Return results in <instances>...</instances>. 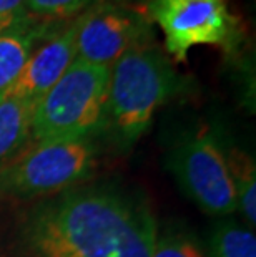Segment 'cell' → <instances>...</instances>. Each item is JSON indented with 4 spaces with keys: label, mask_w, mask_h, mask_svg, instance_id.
<instances>
[{
    "label": "cell",
    "mask_w": 256,
    "mask_h": 257,
    "mask_svg": "<svg viewBox=\"0 0 256 257\" xmlns=\"http://www.w3.org/2000/svg\"><path fill=\"white\" fill-rule=\"evenodd\" d=\"M27 257H151L156 222L141 201L105 186H77L22 216Z\"/></svg>",
    "instance_id": "cell-1"
},
{
    "label": "cell",
    "mask_w": 256,
    "mask_h": 257,
    "mask_svg": "<svg viewBox=\"0 0 256 257\" xmlns=\"http://www.w3.org/2000/svg\"><path fill=\"white\" fill-rule=\"evenodd\" d=\"M183 85L170 60L151 43L125 52L110 68L103 130L115 146L128 150L146 133L156 110Z\"/></svg>",
    "instance_id": "cell-2"
},
{
    "label": "cell",
    "mask_w": 256,
    "mask_h": 257,
    "mask_svg": "<svg viewBox=\"0 0 256 257\" xmlns=\"http://www.w3.org/2000/svg\"><path fill=\"white\" fill-rule=\"evenodd\" d=\"M110 68L75 58L35 105L30 143L90 140L102 133Z\"/></svg>",
    "instance_id": "cell-3"
},
{
    "label": "cell",
    "mask_w": 256,
    "mask_h": 257,
    "mask_svg": "<svg viewBox=\"0 0 256 257\" xmlns=\"http://www.w3.org/2000/svg\"><path fill=\"white\" fill-rule=\"evenodd\" d=\"M92 140L30 143L0 168V199H45L81 186L95 169Z\"/></svg>",
    "instance_id": "cell-4"
},
{
    "label": "cell",
    "mask_w": 256,
    "mask_h": 257,
    "mask_svg": "<svg viewBox=\"0 0 256 257\" xmlns=\"http://www.w3.org/2000/svg\"><path fill=\"white\" fill-rule=\"evenodd\" d=\"M145 15L160 27L165 50L177 62H187L200 45L228 50L239 35L228 0H146Z\"/></svg>",
    "instance_id": "cell-5"
},
{
    "label": "cell",
    "mask_w": 256,
    "mask_h": 257,
    "mask_svg": "<svg viewBox=\"0 0 256 257\" xmlns=\"http://www.w3.org/2000/svg\"><path fill=\"white\" fill-rule=\"evenodd\" d=\"M168 168L183 193L206 214L223 217L236 211L225 153L210 130L180 140L170 153Z\"/></svg>",
    "instance_id": "cell-6"
},
{
    "label": "cell",
    "mask_w": 256,
    "mask_h": 257,
    "mask_svg": "<svg viewBox=\"0 0 256 257\" xmlns=\"http://www.w3.org/2000/svg\"><path fill=\"white\" fill-rule=\"evenodd\" d=\"M151 38V22L145 14L122 4L100 2L77 17L75 52L81 62L112 65L141 43Z\"/></svg>",
    "instance_id": "cell-7"
},
{
    "label": "cell",
    "mask_w": 256,
    "mask_h": 257,
    "mask_svg": "<svg viewBox=\"0 0 256 257\" xmlns=\"http://www.w3.org/2000/svg\"><path fill=\"white\" fill-rule=\"evenodd\" d=\"M77 19L47 38L37 50L30 53L17 80L9 86L7 93L35 103L57 83L58 78L77 58L75 52Z\"/></svg>",
    "instance_id": "cell-8"
},
{
    "label": "cell",
    "mask_w": 256,
    "mask_h": 257,
    "mask_svg": "<svg viewBox=\"0 0 256 257\" xmlns=\"http://www.w3.org/2000/svg\"><path fill=\"white\" fill-rule=\"evenodd\" d=\"M35 103L0 93V168L30 145V124Z\"/></svg>",
    "instance_id": "cell-9"
},
{
    "label": "cell",
    "mask_w": 256,
    "mask_h": 257,
    "mask_svg": "<svg viewBox=\"0 0 256 257\" xmlns=\"http://www.w3.org/2000/svg\"><path fill=\"white\" fill-rule=\"evenodd\" d=\"M47 35V27L30 20L29 24L0 34V93H4L17 80L35 42Z\"/></svg>",
    "instance_id": "cell-10"
},
{
    "label": "cell",
    "mask_w": 256,
    "mask_h": 257,
    "mask_svg": "<svg viewBox=\"0 0 256 257\" xmlns=\"http://www.w3.org/2000/svg\"><path fill=\"white\" fill-rule=\"evenodd\" d=\"M228 171L236 196V209L241 211L246 222L256 224V168L253 158L244 151L233 148L225 155Z\"/></svg>",
    "instance_id": "cell-11"
},
{
    "label": "cell",
    "mask_w": 256,
    "mask_h": 257,
    "mask_svg": "<svg viewBox=\"0 0 256 257\" xmlns=\"http://www.w3.org/2000/svg\"><path fill=\"white\" fill-rule=\"evenodd\" d=\"M210 257H256L253 229L235 221H223L210 239Z\"/></svg>",
    "instance_id": "cell-12"
},
{
    "label": "cell",
    "mask_w": 256,
    "mask_h": 257,
    "mask_svg": "<svg viewBox=\"0 0 256 257\" xmlns=\"http://www.w3.org/2000/svg\"><path fill=\"white\" fill-rule=\"evenodd\" d=\"M27 10L40 17H70L90 7L92 0H25Z\"/></svg>",
    "instance_id": "cell-13"
},
{
    "label": "cell",
    "mask_w": 256,
    "mask_h": 257,
    "mask_svg": "<svg viewBox=\"0 0 256 257\" xmlns=\"http://www.w3.org/2000/svg\"><path fill=\"white\" fill-rule=\"evenodd\" d=\"M151 257H205L201 249L182 232H166L156 239Z\"/></svg>",
    "instance_id": "cell-14"
},
{
    "label": "cell",
    "mask_w": 256,
    "mask_h": 257,
    "mask_svg": "<svg viewBox=\"0 0 256 257\" xmlns=\"http://www.w3.org/2000/svg\"><path fill=\"white\" fill-rule=\"evenodd\" d=\"M30 20L25 0H0V34L19 29Z\"/></svg>",
    "instance_id": "cell-15"
},
{
    "label": "cell",
    "mask_w": 256,
    "mask_h": 257,
    "mask_svg": "<svg viewBox=\"0 0 256 257\" xmlns=\"http://www.w3.org/2000/svg\"><path fill=\"white\" fill-rule=\"evenodd\" d=\"M107 2H137V0H107Z\"/></svg>",
    "instance_id": "cell-16"
}]
</instances>
